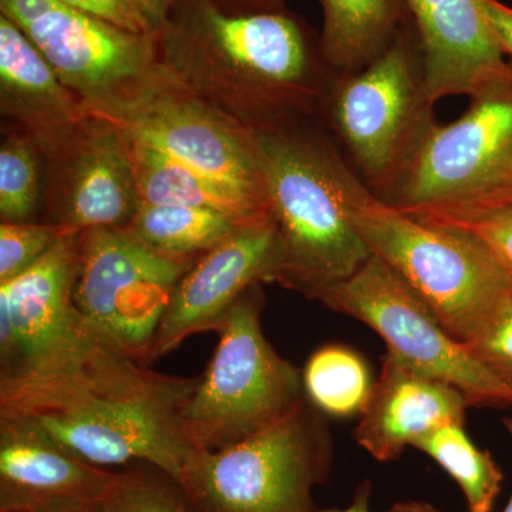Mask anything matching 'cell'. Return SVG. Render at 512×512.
<instances>
[{"mask_svg":"<svg viewBox=\"0 0 512 512\" xmlns=\"http://www.w3.org/2000/svg\"><path fill=\"white\" fill-rule=\"evenodd\" d=\"M0 512H107L103 501L46 500Z\"/></svg>","mask_w":512,"mask_h":512,"instance_id":"cell-32","label":"cell"},{"mask_svg":"<svg viewBox=\"0 0 512 512\" xmlns=\"http://www.w3.org/2000/svg\"><path fill=\"white\" fill-rule=\"evenodd\" d=\"M245 225L248 222L208 208L141 202L127 229L161 254L198 259Z\"/></svg>","mask_w":512,"mask_h":512,"instance_id":"cell-22","label":"cell"},{"mask_svg":"<svg viewBox=\"0 0 512 512\" xmlns=\"http://www.w3.org/2000/svg\"><path fill=\"white\" fill-rule=\"evenodd\" d=\"M386 512H443L439 508L434 507L423 501H403L392 505Z\"/></svg>","mask_w":512,"mask_h":512,"instance_id":"cell-36","label":"cell"},{"mask_svg":"<svg viewBox=\"0 0 512 512\" xmlns=\"http://www.w3.org/2000/svg\"><path fill=\"white\" fill-rule=\"evenodd\" d=\"M69 232L52 222H2L0 282L9 281L23 274Z\"/></svg>","mask_w":512,"mask_h":512,"instance_id":"cell-28","label":"cell"},{"mask_svg":"<svg viewBox=\"0 0 512 512\" xmlns=\"http://www.w3.org/2000/svg\"><path fill=\"white\" fill-rule=\"evenodd\" d=\"M480 5L501 49L512 56V8L500 0H480Z\"/></svg>","mask_w":512,"mask_h":512,"instance_id":"cell-31","label":"cell"},{"mask_svg":"<svg viewBox=\"0 0 512 512\" xmlns=\"http://www.w3.org/2000/svg\"><path fill=\"white\" fill-rule=\"evenodd\" d=\"M103 503L107 512H195L180 485L150 464L117 471Z\"/></svg>","mask_w":512,"mask_h":512,"instance_id":"cell-26","label":"cell"},{"mask_svg":"<svg viewBox=\"0 0 512 512\" xmlns=\"http://www.w3.org/2000/svg\"><path fill=\"white\" fill-rule=\"evenodd\" d=\"M414 220L467 232L512 272V201L484 210L440 212Z\"/></svg>","mask_w":512,"mask_h":512,"instance_id":"cell-27","label":"cell"},{"mask_svg":"<svg viewBox=\"0 0 512 512\" xmlns=\"http://www.w3.org/2000/svg\"><path fill=\"white\" fill-rule=\"evenodd\" d=\"M116 477L35 427L0 417V511L60 498L103 501Z\"/></svg>","mask_w":512,"mask_h":512,"instance_id":"cell-18","label":"cell"},{"mask_svg":"<svg viewBox=\"0 0 512 512\" xmlns=\"http://www.w3.org/2000/svg\"><path fill=\"white\" fill-rule=\"evenodd\" d=\"M133 2L156 35L164 28L174 5V0H133Z\"/></svg>","mask_w":512,"mask_h":512,"instance_id":"cell-34","label":"cell"},{"mask_svg":"<svg viewBox=\"0 0 512 512\" xmlns=\"http://www.w3.org/2000/svg\"><path fill=\"white\" fill-rule=\"evenodd\" d=\"M40 153L22 131L8 134L0 147V218L33 222L40 198Z\"/></svg>","mask_w":512,"mask_h":512,"instance_id":"cell-25","label":"cell"},{"mask_svg":"<svg viewBox=\"0 0 512 512\" xmlns=\"http://www.w3.org/2000/svg\"><path fill=\"white\" fill-rule=\"evenodd\" d=\"M0 107L39 150L83 119L80 100L59 79L28 36L0 16Z\"/></svg>","mask_w":512,"mask_h":512,"instance_id":"cell-19","label":"cell"},{"mask_svg":"<svg viewBox=\"0 0 512 512\" xmlns=\"http://www.w3.org/2000/svg\"><path fill=\"white\" fill-rule=\"evenodd\" d=\"M370 497H372V485H370L369 481H363L357 487L355 497H353L352 503H350L348 508L318 512H372L370 511Z\"/></svg>","mask_w":512,"mask_h":512,"instance_id":"cell-35","label":"cell"},{"mask_svg":"<svg viewBox=\"0 0 512 512\" xmlns=\"http://www.w3.org/2000/svg\"><path fill=\"white\" fill-rule=\"evenodd\" d=\"M433 458L456 481L468 512H491L503 485V471L490 451L480 450L464 424H447L413 446Z\"/></svg>","mask_w":512,"mask_h":512,"instance_id":"cell-23","label":"cell"},{"mask_svg":"<svg viewBox=\"0 0 512 512\" xmlns=\"http://www.w3.org/2000/svg\"><path fill=\"white\" fill-rule=\"evenodd\" d=\"M225 13L256 15V13L285 12L286 0H212Z\"/></svg>","mask_w":512,"mask_h":512,"instance_id":"cell-33","label":"cell"},{"mask_svg":"<svg viewBox=\"0 0 512 512\" xmlns=\"http://www.w3.org/2000/svg\"><path fill=\"white\" fill-rule=\"evenodd\" d=\"M413 19L362 72L338 74L322 121L367 190L387 204L436 126Z\"/></svg>","mask_w":512,"mask_h":512,"instance_id":"cell-4","label":"cell"},{"mask_svg":"<svg viewBox=\"0 0 512 512\" xmlns=\"http://www.w3.org/2000/svg\"><path fill=\"white\" fill-rule=\"evenodd\" d=\"M332 311L365 323L384 340L387 353L431 379L451 384L470 406H512V390L458 342L412 286L372 254L359 269L320 292Z\"/></svg>","mask_w":512,"mask_h":512,"instance_id":"cell-9","label":"cell"},{"mask_svg":"<svg viewBox=\"0 0 512 512\" xmlns=\"http://www.w3.org/2000/svg\"><path fill=\"white\" fill-rule=\"evenodd\" d=\"M281 259V238L272 218L239 228L192 262L165 309L147 365L173 352L195 333L218 332L248 289L276 281Z\"/></svg>","mask_w":512,"mask_h":512,"instance_id":"cell-14","label":"cell"},{"mask_svg":"<svg viewBox=\"0 0 512 512\" xmlns=\"http://www.w3.org/2000/svg\"><path fill=\"white\" fill-rule=\"evenodd\" d=\"M510 201H512V198H511V200H510ZM510 201H507V202H510ZM504 204H505V202H504Z\"/></svg>","mask_w":512,"mask_h":512,"instance_id":"cell-38","label":"cell"},{"mask_svg":"<svg viewBox=\"0 0 512 512\" xmlns=\"http://www.w3.org/2000/svg\"><path fill=\"white\" fill-rule=\"evenodd\" d=\"M261 285L232 306L217 349L183 410L185 437L197 451H218L258 433L305 399L302 375L279 356L261 326Z\"/></svg>","mask_w":512,"mask_h":512,"instance_id":"cell-7","label":"cell"},{"mask_svg":"<svg viewBox=\"0 0 512 512\" xmlns=\"http://www.w3.org/2000/svg\"><path fill=\"white\" fill-rule=\"evenodd\" d=\"M470 100L460 119L434 126L386 205L417 218L511 200L512 66Z\"/></svg>","mask_w":512,"mask_h":512,"instance_id":"cell-8","label":"cell"},{"mask_svg":"<svg viewBox=\"0 0 512 512\" xmlns=\"http://www.w3.org/2000/svg\"><path fill=\"white\" fill-rule=\"evenodd\" d=\"M194 261L161 254L127 228L86 229L79 234L74 306L101 335L147 365L165 309Z\"/></svg>","mask_w":512,"mask_h":512,"instance_id":"cell-11","label":"cell"},{"mask_svg":"<svg viewBox=\"0 0 512 512\" xmlns=\"http://www.w3.org/2000/svg\"><path fill=\"white\" fill-rule=\"evenodd\" d=\"M256 138L282 245L275 282L318 299L372 256L352 220L356 205L372 192L322 120L295 121Z\"/></svg>","mask_w":512,"mask_h":512,"instance_id":"cell-3","label":"cell"},{"mask_svg":"<svg viewBox=\"0 0 512 512\" xmlns=\"http://www.w3.org/2000/svg\"><path fill=\"white\" fill-rule=\"evenodd\" d=\"M126 141L136 174L140 204L208 208L248 224L274 218L268 201L201 173L153 148Z\"/></svg>","mask_w":512,"mask_h":512,"instance_id":"cell-20","label":"cell"},{"mask_svg":"<svg viewBox=\"0 0 512 512\" xmlns=\"http://www.w3.org/2000/svg\"><path fill=\"white\" fill-rule=\"evenodd\" d=\"M137 35H156L133 0H60Z\"/></svg>","mask_w":512,"mask_h":512,"instance_id":"cell-30","label":"cell"},{"mask_svg":"<svg viewBox=\"0 0 512 512\" xmlns=\"http://www.w3.org/2000/svg\"><path fill=\"white\" fill-rule=\"evenodd\" d=\"M352 220L372 254L412 286L458 342L476 338L510 288L512 272L467 232L414 220L373 194L359 201Z\"/></svg>","mask_w":512,"mask_h":512,"instance_id":"cell-5","label":"cell"},{"mask_svg":"<svg viewBox=\"0 0 512 512\" xmlns=\"http://www.w3.org/2000/svg\"><path fill=\"white\" fill-rule=\"evenodd\" d=\"M308 397L271 426L218 451H198L181 490L195 512H318L333 447Z\"/></svg>","mask_w":512,"mask_h":512,"instance_id":"cell-6","label":"cell"},{"mask_svg":"<svg viewBox=\"0 0 512 512\" xmlns=\"http://www.w3.org/2000/svg\"><path fill=\"white\" fill-rule=\"evenodd\" d=\"M323 56L338 74L362 72L412 18L404 0H319Z\"/></svg>","mask_w":512,"mask_h":512,"instance_id":"cell-21","label":"cell"},{"mask_svg":"<svg viewBox=\"0 0 512 512\" xmlns=\"http://www.w3.org/2000/svg\"><path fill=\"white\" fill-rule=\"evenodd\" d=\"M40 153L49 175L47 222L70 232L130 225L140 205L136 174L126 138L109 121L84 114Z\"/></svg>","mask_w":512,"mask_h":512,"instance_id":"cell-13","label":"cell"},{"mask_svg":"<svg viewBox=\"0 0 512 512\" xmlns=\"http://www.w3.org/2000/svg\"><path fill=\"white\" fill-rule=\"evenodd\" d=\"M197 384L154 372L84 320L69 345L0 377V417L35 427L94 466L150 464L181 487L198 453L183 429Z\"/></svg>","mask_w":512,"mask_h":512,"instance_id":"cell-1","label":"cell"},{"mask_svg":"<svg viewBox=\"0 0 512 512\" xmlns=\"http://www.w3.org/2000/svg\"><path fill=\"white\" fill-rule=\"evenodd\" d=\"M504 426L505 429H507L508 436H510L512 440V417H505ZM503 512H512V495L510 501H508L507 507L504 508Z\"/></svg>","mask_w":512,"mask_h":512,"instance_id":"cell-37","label":"cell"},{"mask_svg":"<svg viewBox=\"0 0 512 512\" xmlns=\"http://www.w3.org/2000/svg\"><path fill=\"white\" fill-rule=\"evenodd\" d=\"M79 234L63 235L23 274L0 282V377L53 355L83 328L73 303Z\"/></svg>","mask_w":512,"mask_h":512,"instance_id":"cell-15","label":"cell"},{"mask_svg":"<svg viewBox=\"0 0 512 512\" xmlns=\"http://www.w3.org/2000/svg\"><path fill=\"white\" fill-rule=\"evenodd\" d=\"M83 113L109 121L131 143L269 202L256 133L185 89L163 64L126 99Z\"/></svg>","mask_w":512,"mask_h":512,"instance_id":"cell-10","label":"cell"},{"mask_svg":"<svg viewBox=\"0 0 512 512\" xmlns=\"http://www.w3.org/2000/svg\"><path fill=\"white\" fill-rule=\"evenodd\" d=\"M0 12L46 57L83 111L126 99L160 73L157 35L128 32L60 0H0Z\"/></svg>","mask_w":512,"mask_h":512,"instance_id":"cell-12","label":"cell"},{"mask_svg":"<svg viewBox=\"0 0 512 512\" xmlns=\"http://www.w3.org/2000/svg\"><path fill=\"white\" fill-rule=\"evenodd\" d=\"M464 345L478 362L512 390V282L484 328Z\"/></svg>","mask_w":512,"mask_h":512,"instance_id":"cell-29","label":"cell"},{"mask_svg":"<svg viewBox=\"0 0 512 512\" xmlns=\"http://www.w3.org/2000/svg\"><path fill=\"white\" fill-rule=\"evenodd\" d=\"M466 396L421 375L386 353L355 429L357 444L377 461H394L407 447L447 424H464Z\"/></svg>","mask_w":512,"mask_h":512,"instance_id":"cell-17","label":"cell"},{"mask_svg":"<svg viewBox=\"0 0 512 512\" xmlns=\"http://www.w3.org/2000/svg\"><path fill=\"white\" fill-rule=\"evenodd\" d=\"M419 33L424 73L433 104L471 97L510 69L480 0H404Z\"/></svg>","mask_w":512,"mask_h":512,"instance_id":"cell-16","label":"cell"},{"mask_svg":"<svg viewBox=\"0 0 512 512\" xmlns=\"http://www.w3.org/2000/svg\"><path fill=\"white\" fill-rule=\"evenodd\" d=\"M302 380L309 402L319 412L339 419L362 413L375 384L366 360L342 345L316 350L306 363Z\"/></svg>","mask_w":512,"mask_h":512,"instance_id":"cell-24","label":"cell"},{"mask_svg":"<svg viewBox=\"0 0 512 512\" xmlns=\"http://www.w3.org/2000/svg\"><path fill=\"white\" fill-rule=\"evenodd\" d=\"M157 42L171 77L254 133L322 120L338 77L320 33L289 9L231 15L212 0H174Z\"/></svg>","mask_w":512,"mask_h":512,"instance_id":"cell-2","label":"cell"}]
</instances>
